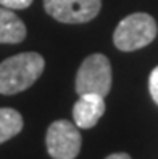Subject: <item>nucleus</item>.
<instances>
[{
    "mask_svg": "<svg viewBox=\"0 0 158 159\" xmlns=\"http://www.w3.org/2000/svg\"><path fill=\"white\" fill-rule=\"evenodd\" d=\"M45 61L41 53L24 52L0 63V93L15 95L29 89L44 72Z\"/></svg>",
    "mask_w": 158,
    "mask_h": 159,
    "instance_id": "nucleus-1",
    "label": "nucleus"
},
{
    "mask_svg": "<svg viewBox=\"0 0 158 159\" xmlns=\"http://www.w3.org/2000/svg\"><path fill=\"white\" fill-rule=\"evenodd\" d=\"M156 37V23L147 13H132L119 21L113 34L115 47L121 52H134L152 43Z\"/></svg>",
    "mask_w": 158,
    "mask_h": 159,
    "instance_id": "nucleus-2",
    "label": "nucleus"
},
{
    "mask_svg": "<svg viewBox=\"0 0 158 159\" xmlns=\"http://www.w3.org/2000/svg\"><path fill=\"white\" fill-rule=\"evenodd\" d=\"M111 89V66L105 55L94 53L87 57L76 74V92L78 95L94 93L107 97Z\"/></svg>",
    "mask_w": 158,
    "mask_h": 159,
    "instance_id": "nucleus-3",
    "label": "nucleus"
},
{
    "mask_svg": "<svg viewBox=\"0 0 158 159\" xmlns=\"http://www.w3.org/2000/svg\"><path fill=\"white\" fill-rule=\"evenodd\" d=\"M47 151L53 159H74L81 151V134L78 125L69 120H55L45 137Z\"/></svg>",
    "mask_w": 158,
    "mask_h": 159,
    "instance_id": "nucleus-4",
    "label": "nucleus"
},
{
    "mask_svg": "<svg viewBox=\"0 0 158 159\" xmlns=\"http://www.w3.org/2000/svg\"><path fill=\"white\" fill-rule=\"evenodd\" d=\"M44 8L60 23H87L98 15L102 0H44Z\"/></svg>",
    "mask_w": 158,
    "mask_h": 159,
    "instance_id": "nucleus-5",
    "label": "nucleus"
},
{
    "mask_svg": "<svg viewBox=\"0 0 158 159\" xmlns=\"http://www.w3.org/2000/svg\"><path fill=\"white\" fill-rule=\"evenodd\" d=\"M105 113V100L100 95L86 93L79 95V100L74 103L73 119L78 129H92Z\"/></svg>",
    "mask_w": 158,
    "mask_h": 159,
    "instance_id": "nucleus-6",
    "label": "nucleus"
},
{
    "mask_svg": "<svg viewBox=\"0 0 158 159\" xmlns=\"http://www.w3.org/2000/svg\"><path fill=\"white\" fill-rule=\"evenodd\" d=\"M26 37L24 23L10 8H0V43H18Z\"/></svg>",
    "mask_w": 158,
    "mask_h": 159,
    "instance_id": "nucleus-7",
    "label": "nucleus"
},
{
    "mask_svg": "<svg viewBox=\"0 0 158 159\" xmlns=\"http://www.w3.org/2000/svg\"><path fill=\"white\" fill-rule=\"evenodd\" d=\"M23 129V117L12 108H0V143L13 138Z\"/></svg>",
    "mask_w": 158,
    "mask_h": 159,
    "instance_id": "nucleus-8",
    "label": "nucleus"
},
{
    "mask_svg": "<svg viewBox=\"0 0 158 159\" xmlns=\"http://www.w3.org/2000/svg\"><path fill=\"white\" fill-rule=\"evenodd\" d=\"M148 90H150V95H152L153 101L158 105V66L150 72V77H148Z\"/></svg>",
    "mask_w": 158,
    "mask_h": 159,
    "instance_id": "nucleus-9",
    "label": "nucleus"
},
{
    "mask_svg": "<svg viewBox=\"0 0 158 159\" xmlns=\"http://www.w3.org/2000/svg\"><path fill=\"white\" fill-rule=\"evenodd\" d=\"M32 3V0H0V5L10 10H23Z\"/></svg>",
    "mask_w": 158,
    "mask_h": 159,
    "instance_id": "nucleus-10",
    "label": "nucleus"
},
{
    "mask_svg": "<svg viewBox=\"0 0 158 159\" xmlns=\"http://www.w3.org/2000/svg\"><path fill=\"white\" fill-rule=\"evenodd\" d=\"M105 159H131V156L126 154V153H115V154H110Z\"/></svg>",
    "mask_w": 158,
    "mask_h": 159,
    "instance_id": "nucleus-11",
    "label": "nucleus"
}]
</instances>
